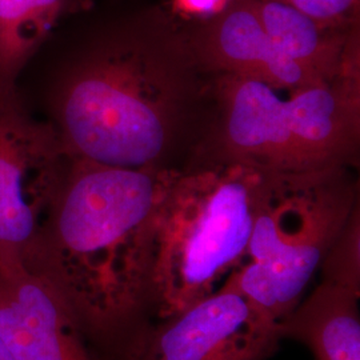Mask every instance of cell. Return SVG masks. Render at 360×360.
Returning a JSON list of instances; mask_svg holds the SVG:
<instances>
[{
  "mask_svg": "<svg viewBox=\"0 0 360 360\" xmlns=\"http://www.w3.org/2000/svg\"><path fill=\"white\" fill-rule=\"evenodd\" d=\"M94 6L53 31L16 94L72 160L168 168L207 72L188 28L159 8L96 15Z\"/></svg>",
  "mask_w": 360,
  "mask_h": 360,
  "instance_id": "6da1fadb",
  "label": "cell"
},
{
  "mask_svg": "<svg viewBox=\"0 0 360 360\" xmlns=\"http://www.w3.org/2000/svg\"><path fill=\"white\" fill-rule=\"evenodd\" d=\"M176 171L70 159L25 264L62 292L86 336L112 340L147 309V227Z\"/></svg>",
  "mask_w": 360,
  "mask_h": 360,
  "instance_id": "7a4b0ae2",
  "label": "cell"
},
{
  "mask_svg": "<svg viewBox=\"0 0 360 360\" xmlns=\"http://www.w3.org/2000/svg\"><path fill=\"white\" fill-rule=\"evenodd\" d=\"M270 175L214 154L176 171L147 229V309L158 319L212 294L242 264Z\"/></svg>",
  "mask_w": 360,
  "mask_h": 360,
  "instance_id": "3957f363",
  "label": "cell"
},
{
  "mask_svg": "<svg viewBox=\"0 0 360 360\" xmlns=\"http://www.w3.org/2000/svg\"><path fill=\"white\" fill-rule=\"evenodd\" d=\"M248 77H217L212 154L270 172L347 166L360 138V75L279 94Z\"/></svg>",
  "mask_w": 360,
  "mask_h": 360,
  "instance_id": "277c9868",
  "label": "cell"
},
{
  "mask_svg": "<svg viewBox=\"0 0 360 360\" xmlns=\"http://www.w3.org/2000/svg\"><path fill=\"white\" fill-rule=\"evenodd\" d=\"M358 206L347 166L271 172L245 260L224 284L281 328Z\"/></svg>",
  "mask_w": 360,
  "mask_h": 360,
  "instance_id": "5b68a950",
  "label": "cell"
},
{
  "mask_svg": "<svg viewBox=\"0 0 360 360\" xmlns=\"http://www.w3.org/2000/svg\"><path fill=\"white\" fill-rule=\"evenodd\" d=\"M281 339L276 323L223 284L158 324L136 323L112 339V360H267Z\"/></svg>",
  "mask_w": 360,
  "mask_h": 360,
  "instance_id": "8992f818",
  "label": "cell"
},
{
  "mask_svg": "<svg viewBox=\"0 0 360 360\" xmlns=\"http://www.w3.org/2000/svg\"><path fill=\"white\" fill-rule=\"evenodd\" d=\"M68 162L16 90H0V266L25 263Z\"/></svg>",
  "mask_w": 360,
  "mask_h": 360,
  "instance_id": "52a82bcc",
  "label": "cell"
},
{
  "mask_svg": "<svg viewBox=\"0 0 360 360\" xmlns=\"http://www.w3.org/2000/svg\"><path fill=\"white\" fill-rule=\"evenodd\" d=\"M322 282L281 324V336L316 360H360V212L348 219L321 266Z\"/></svg>",
  "mask_w": 360,
  "mask_h": 360,
  "instance_id": "ba28073f",
  "label": "cell"
},
{
  "mask_svg": "<svg viewBox=\"0 0 360 360\" xmlns=\"http://www.w3.org/2000/svg\"><path fill=\"white\" fill-rule=\"evenodd\" d=\"M0 338L13 360H95L65 296L25 263L0 266Z\"/></svg>",
  "mask_w": 360,
  "mask_h": 360,
  "instance_id": "9c48e42d",
  "label": "cell"
},
{
  "mask_svg": "<svg viewBox=\"0 0 360 360\" xmlns=\"http://www.w3.org/2000/svg\"><path fill=\"white\" fill-rule=\"evenodd\" d=\"M187 28L200 65L217 77H248L287 91L333 82L281 50L262 25L251 0H229L219 11Z\"/></svg>",
  "mask_w": 360,
  "mask_h": 360,
  "instance_id": "30bf717a",
  "label": "cell"
},
{
  "mask_svg": "<svg viewBox=\"0 0 360 360\" xmlns=\"http://www.w3.org/2000/svg\"><path fill=\"white\" fill-rule=\"evenodd\" d=\"M274 43L324 80L360 75L359 26L323 27L278 0H251Z\"/></svg>",
  "mask_w": 360,
  "mask_h": 360,
  "instance_id": "8fae6325",
  "label": "cell"
},
{
  "mask_svg": "<svg viewBox=\"0 0 360 360\" xmlns=\"http://www.w3.org/2000/svg\"><path fill=\"white\" fill-rule=\"evenodd\" d=\"M94 0H0V90H15L18 77L53 31Z\"/></svg>",
  "mask_w": 360,
  "mask_h": 360,
  "instance_id": "7c38bea8",
  "label": "cell"
},
{
  "mask_svg": "<svg viewBox=\"0 0 360 360\" xmlns=\"http://www.w3.org/2000/svg\"><path fill=\"white\" fill-rule=\"evenodd\" d=\"M330 28L359 26L360 0H278Z\"/></svg>",
  "mask_w": 360,
  "mask_h": 360,
  "instance_id": "4fadbf2b",
  "label": "cell"
},
{
  "mask_svg": "<svg viewBox=\"0 0 360 360\" xmlns=\"http://www.w3.org/2000/svg\"><path fill=\"white\" fill-rule=\"evenodd\" d=\"M0 360H13V355L10 354L8 348L1 338H0Z\"/></svg>",
  "mask_w": 360,
  "mask_h": 360,
  "instance_id": "5bb4252c",
  "label": "cell"
}]
</instances>
